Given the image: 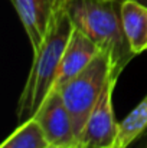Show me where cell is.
<instances>
[{"label":"cell","mask_w":147,"mask_h":148,"mask_svg":"<svg viewBox=\"0 0 147 148\" xmlns=\"http://www.w3.org/2000/svg\"><path fill=\"white\" fill-rule=\"evenodd\" d=\"M49 148H59V147H53V145H50V147H49Z\"/></svg>","instance_id":"13"},{"label":"cell","mask_w":147,"mask_h":148,"mask_svg":"<svg viewBox=\"0 0 147 148\" xmlns=\"http://www.w3.org/2000/svg\"><path fill=\"white\" fill-rule=\"evenodd\" d=\"M147 132V95L141 102L121 121L118 122V134L115 148L130 147L136 140Z\"/></svg>","instance_id":"9"},{"label":"cell","mask_w":147,"mask_h":148,"mask_svg":"<svg viewBox=\"0 0 147 148\" xmlns=\"http://www.w3.org/2000/svg\"><path fill=\"white\" fill-rule=\"evenodd\" d=\"M140 1H143V3H146L147 4V0H140Z\"/></svg>","instance_id":"12"},{"label":"cell","mask_w":147,"mask_h":148,"mask_svg":"<svg viewBox=\"0 0 147 148\" xmlns=\"http://www.w3.org/2000/svg\"><path fill=\"white\" fill-rule=\"evenodd\" d=\"M68 12L74 26L84 32L101 52L111 56L118 73L136 58L123 30L120 1L69 0Z\"/></svg>","instance_id":"2"},{"label":"cell","mask_w":147,"mask_h":148,"mask_svg":"<svg viewBox=\"0 0 147 148\" xmlns=\"http://www.w3.org/2000/svg\"><path fill=\"white\" fill-rule=\"evenodd\" d=\"M114 72L117 71L111 60V56L105 52H99L81 73H78L74 79L59 88L65 105L74 119L78 141L88 116L98 103L110 76Z\"/></svg>","instance_id":"3"},{"label":"cell","mask_w":147,"mask_h":148,"mask_svg":"<svg viewBox=\"0 0 147 148\" xmlns=\"http://www.w3.org/2000/svg\"><path fill=\"white\" fill-rule=\"evenodd\" d=\"M48 138L45 137L39 122L30 118L20 122L19 127L4 140L0 148H49Z\"/></svg>","instance_id":"10"},{"label":"cell","mask_w":147,"mask_h":148,"mask_svg":"<svg viewBox=\"0 0 147 148\" xmlns=\"http://www.w3.org/2000/svg\"><path fill=\"white\" fill-rule=\"evenodd\" d=\"M120 73L114 72L101 98L87 119V124L79 137V148H115V140L118 134V122L114 118L112 94L117 85Z\"/></svg>","instance_id":"4"},{"label":"cell","mask_w":147,"mask_h":148,"mask_svg":"<svg viewBox=\"0 0 147 148\" xmlns=\"http://www.w3.org/2000/svg\"><path fill=\"white\" fill-rule=\"evenodd\" d=\"M33 118L39 122L50 145L59 148H79L74 119L59 89H53L46 97Z\"/></svg>","instance_id":"5"},{"label":"cell","mask_w":147,"mask_h":148,"mask_svg":"<svg viewBox=\"0 0 147 148\" xmlns=\"http://www.w3.org/2000/svg\"><path fill=\"white\" fill-rule=\"evenodd\" d=\"M107 1H121V0H107Z\"/></svg>","instance_id":"11"},{"label":"cell","mask_w":147,"mask_h":148,"mask_svg":"<svg viewBox=\"0 0 147 148\" xmlns=\"http://www.w3.org/2000/svg\"><path fill=\"white\" fill-rule=\"evenodd\" d=\"M72 30L74 23L66 4L55 16L42 46L33 52L32 66L16 108L19 122L33 118L46 97L55 89L62 55Z\"/></svg>","instance_id":"1"},{"label":"cell","mask_w":147,"mask_h":148,"mask_svg":"<svg viewBox=\"0 0 147 148\" xmlns=\"http://www.w3.org/2000/svg\"><path fill=\"white\" fill-rule=\"evenodd\" d=\"M19 14L20 23L29 38L32 50L36 52L46 39L58 12L69 0H10Z\"/></svg>","instance_id":"6"},{"label":"cell","mask_w":147,"mask_h":148,"mask_svg":"<svg viewBox=\"0 0 147 148\" xmlns=\"http://www.w3.org/2000/svg\"><path fill=\"white\" fill-rule=\"evenodd\" d=\"M120 16L126 39L137 56L147 50V4L140 0H121Z\"/></svg>","instance_id":"8"},{"label":"cell","mask_w":147,"mask_h":148,"mask_svg":"<svg viewBox=\"0 0 147 148\" xmlns=\"http://www.w3.org/2000/svg\"><path fill=\"white\" fill-rule=\"evenodd\" d=\"M99 52L101 50L97 45L84 32L74 26V30L62 55L55 89H59L62 85H65L78 73H81Z\"/></svg>","instance_id":"7"},{"label":"cell","mask_w":147,"mask_h":148,"mask_svg":"<svg viewBox=\"0 0 147 148\" xmlns=\"http://www.w3.org/2000/svg\"><path fill=\"white\" fill-rule=\"evenodd\" d=\"M143 148H147V141H146V144H144V147H143Z\"/></svg>","instance_id":"14"}]
</instances>
